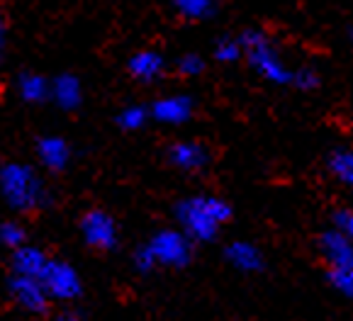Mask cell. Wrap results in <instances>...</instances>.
I'll list each match as a JSON object with an SVG mask.
<instances>
[{"label":"cell","mask_w":353,"mask_h":321,"mask_svg":"<svg viewBox=\"0 0 353 321\" xmlns=\"http://www.w3.org/2000/svg\"><path fill=\"white\" fill-rule=\"evenodd\" d=\"M8 290H10V297L15 300V304L32 316H44L49 311V307H52V300H49L44 285L34 278L12 275L10 282H8Z\"/></svg>","instance_id":"30bf717a"},{"label":"cell","mask_w":353,"mask_h":321,"mask_svg":"<svg viewBox=\"0 0 353 321\" xmlns=\"http://www.w3.org/2000/svg\"><path fill=\"white\" fill-rule=\"evenodd\" d=\"M171 6L185 22H208L219 12V0H171Z\"/></svg>","instance_id":"e0dca14e"},{"label":"cell","mask_w":353,"mask_h":321,"mask_svg":"<svg viewBox=\"0 0 353 321\" xmlns=\"http://www.w3.org/2000/svg\"><path fill=\"white\" fill-rule=\"evenodd\" d=\"M39 282L44 285L52 302H73L83 295V278H81L76 265L63 258L49 260Z\"/></svg>","instance_id":"8992f818"},{"label":"cell","mask_w":353,"mask_h":321,"mask_svg":"<svg viewBox=\"0 0 353 321\" xmlns=\"http://www.w3.org/2000/svg\"><path fill=\"white\" fill-rule=\"evenodd\" d=\"M151 122L166 127H181L188 125L195 114V98L188 93H168L149 103Z\"/></svg>","instance_id":"ba28073f"},{"label":"cell","mask_w":353,"mask_h":321,"mask_svg":"<svg viewBox=\"0 0 353 321\" xmlns=\"http://www.w3.org/2000/svg\"><path fill=\"white\" fill-rule=\"evenodd\" d=\"M327 173L339 183V185L353 190V149L351 146H336L324 158Z\"/></svg>","instance_id":"2e32d148"},{"label":"cell","mask_w":353,"mask_h":321,"mask_svg":"<svg viewBox=\"0 0 353 321\" xmlns=\"http://www.w3.org/2000/svg\"><path fill=\"white\" fill-rule=\"evenodd\" d=\"M166 163L181 173H203L212 163V151L198 139H178L166 146Z\"/></svg>","instance_id":"52a82bcc"},{"label":"cell","mask_w":353,"mask_h":321,"mask_svg":"<svg viewBox=\"0 0 353 321\" xmlns=\"http://www.w3.org/2000/svg\"><path fill=\"white\" fill-rule=\"evenodd\" d=\"M195 244L178 227L156 229L144 244L132 253V268L139 275H151L154 270H183L192 263Z\"/></svg>","instance_id":"3957f363"},{"label":"cell","mask_w":353,"mask_h":321,"mask_svg":"<svg viewBox=\"0 0 353 321\" xmlns=\"http://www.w3.org/2000/svg\"><path fill=\"white\" fill-rule=\"evenodd\" d=\"M85 103V88L81 76L71 71L57 73L52 78V105L61 112H78Z\"/></svg>","instance_id":"4fadbf2b"},{"label":"cell","mask_w":353,"mask_h":321,"mask_svg":"<svg viewBox=\"0 0 353 321\" xmlns=\"http://www.w3.org/2000/svg\"><path fill=\"white\" fill-rule=\"evenodd\" d=\"M52 256L47 253L44 249L34 244H27L22 249L12 251L10 256V268H12V275H22V278H34L39 280L44 273V268L49 265Z\"/></svg>","instance_id":"9a60e30c"},{"label":"cell","mask_w":353,"mask_h":321,"mask_svg":"<svg viewBox=\"0 0 353 321\" xmlns=\"http://www.w3.org/2000/svg\"><path fill=\"white\" fill-rule=\"evenodd\" d=\"M81 236H83V244L88 249L98 251V253H112L117 246H120V227H117V219L108 212V209L93 207L88 212L81 214Z\"/></svg>","instance_id":"5b68a950"},{"label":"cell","mask_w":353,"mask_h":321,"mask_svg":"<svg viewBox=\"0 0 353 321\" xmlns=\"http://www.w3.org/2000/svg\"><path fill=\"white\" fill-rule=\"evenodd\" d=\"M0 246L8 251H17L27 246V229L15 219L0 222Z\"/></svg>","instance_id":"44dd1931"},{"label":"cell","mask_w":353,"mask_h":321,"mask_svg":"<svg viewBox=\"0 0 353 321\" xmlns=\"http://www.w3.org/2000/svg\"><path fill=\"white\" fill-rule=\"evenodd\" d=\"M8 47H10V22H8L6 12L0 10V63L6 61Z\"/></svg>","instance_id":"d4e9b609"},{"label":"cell","mask_w":353,"mask_h":321,"mask_svg":"<svg viewBox=\"0 0 353 321\" xmlns=\"http://www.w3.org/2000/svg\"><path fill=\"white\" fill-rule=\"evenodd\" d=\"M0 197L3 203L20 214H32L52 207L54 195L32 163L6 160L0 166Z\"/></svg>","instance_id":"7a4b0ae2"},{"label":"cell","mask_w":353,"mask_h":321,"mask_svg":"<svg viewBox=\"0 0 353 321\" xmlns=\"http://www.w3.org/2000/svg\"><path fill=\"white\" fill-rule=\"evenodd\" d=\"M329 227L339 229V231L346 234V236L353 241V207H339V209H334L332 217H329Z\"/></svg>","instance_id":"cb8c5ba5"},{"label":"cell","mask_w":353,"mask_h":321,"mask_svg":"<svg viewBox=\"0 0 353 321\" xmlns=\"http://www.w3.org/2000/svg\"><path fill=\"white\" fill-rule=\"evenodd\" d=\"M37 163L49 173H63L73 163V146L61 134H42L34 141Z\"/></svg>","instance_id":"9c48e42d"},{"label":"cell","mask_w":353,"mask_h":321,"mask_svg":"<svg viewBox=\"0 0 353 321\" xmlns=\"http://www.w3.org/2000/svg\"><path fill=\"white\" fill-rule=\"evenodd\" d=\"M241 47H244V61L261 81L276 88H292L295 68L281 52L276 39L261 27H246L239 32Z\"/></svg>","instance_id":"277c9868"},{"label":"cell","mask_w":353,"mask_h":321,"mask_svg":"<svg viewBox=\"0 0 353 321\" xmlns=\"http://www.w3.org/2000/svg\"><path fill=\"white\" fill-rule=\"evenodd\" d=\"M322 85V73L312 66H297L292 78V90L297 93H314Z\"/></svg>","instance_id":"7402d4cb"},{"label":"cell","mask_w":353,"mask_h":321,"mask_svg":"<svg viewBox=\"0 0 353 321\" xmlns=\"http://www.w3.org/2000/svg\"><path fill=\"white\" fill-rule=\"evenodd\" d=\"M57 321H85V319L81 314H73V311H61L57 316Z\"/></svg>","instance_id":"484cf974"},{"label":"cell","mask_w":353,"mask_h":321,"mask_svg":"<svg viewBox=\"0 0 353 321\" xmlns=\"http://www.w3.org/2000/svg\"><path fill=\"white\" fill-rule=\"evenodd\" d=\"M149 122H151V110H149V105H141V103L125 105V107H120L117 114H114V125H117V130L127 132V134L141 132Z\"/></svg>","instance_id":"ac0fdd59"},{"label":"cell","mask_w":353,"mask_h":321,"mask_svg":"<svg viewBox=\"0 0 353 321\" xmlns=\"http://www.w3.org/2000/svg\"><path fill=\"white\" fill-rule=\"evenodd\" d=\"M127 76L137 83L151 85L156 81H161L168 71V59L163 56L159 49H139L134 52L125 63Z\"/></svg>","instance_id":"7c38bea8"},{"label":"cell","mask_w":353,"mask_h":321,"mask_svg":"<svg viewBox=\"0 0 353 321\" xmlns=\"http://www.w3.org/2000/svg\"><path fill=\"white\" fill-rule=\"evenodd\" d=\"M15 93L25 105L52 103V78L37 71H20L15 76Z\"/></svg>","instance_id":"5bb4252c"},{"label":"cell","mask_w":353,"mask_h":321,"mask_svg":"<svg viewBox=\"0 0 353 321\" xmlns=\"http://www.w3.org/2000/svg\"><path fill=\"white\" fill-rule=\"evenodd\" d=\"M212 59L224 66H234V63L244 61V47H241L239 34H222L214 39L212 44Z\"/></svg>","instance_id":"d6986e66"},{"label":"cell","mask_w":353,"mask_h":321,"mask_svg":"<svg viewBox=\"0 0 353 321\" xmlns=\"http://www.w3.org/2000/svg\"><path fill=\"white\" fill-rule=\"evenodd\" d=\"M324 278H327V282L339 292V295H343L346 300L353 302V270H332V268H327V270H324Z\"/></svg>","instance_id":"603a6c76"},{"label":"cell","mask_w":353,"mask_h":321,"mask_svg":"<svg viewBox=\"0 0 353 321\" xmlns=\"http://www.w3.org/2000/svg\"><path fill=\"white\" fill-rule=\"evenodd\" d=\"M173 219L192 244H212L234 219V207L212 192H195L173 205Z\"/></svg>","instance_id":"6da1fadb"},{"label":"cell","mask_w":353,"mask_h":321,"mask_svg":"<svg viewBox=\"0 0 353 321\" xmlns=\"http://www.w3.org/2000/svg\"><path fill=\"white\" fill-rule=\"evenodd\" d=\"M222 256L229 268L244 275H259L268 265L263 249L259 244H254V241H249V238H234V241H229L222 249Z\"/></svg>","instance_id":"8fae6325"},{"label":"cell","mask_w":353,"mask_h":321,"mask_svg":"<svg viewBox=\"0 0 353 321\" xmlns=\"http://www.w3.org/2000/svg\"><path fill=\"white\" fill-rule=\"evenodd\" d=\"M205 71H208V61L198 52H185L173 59V73H178L181 78H188V81L203 76Z\"/></svg>","instance_id":"ffe728a7"},{"label":"cell","mask_w":353,"mask_h":321,"mask_svg":"<svg viewBox=\"0 0 353 321\" xmlns=\"http://www.w3.org/2000/svg\"><path fill=\"white\" fill-rule=\"evenodd\" d=\"M348 39H351V44H353V25L348 27Z\"/></svg>","instance_id":"4316f807"}]
</instances>
